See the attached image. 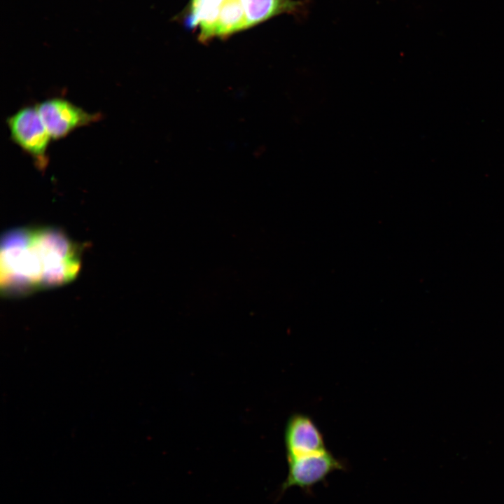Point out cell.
I'll list each match as a JSON object with an SVG mask.
<instances>
[{"label": "cell", "instance_id": "obj_1", "mask_svg": "<svg viewBox=\"0 0 504 504\" xmlns=\"http://www.w3.org/2000/svg\"><path fill=\"white\" fill-rule=\"evenodd\" d=\"M81 253V247L57 227L6 231L1 239V295L22 297L69 283L80 271Z\"/></svg>", "mask_w": 504, "mask_h": 504}, {"label": "cell", "instance_id": "obj_2", "mask_svg": "<svg viewBox=\"0 0 504 504\" xmlns=\"http://www.w3.org/2000/svg\"><path fill=\"white\" fill-rule=\"evenodd\" d=\"M251 0H190L186 24L208 41L250 28Z\"/></svg>", "mask_w": 504, "mask_h": 504}, {"label": "cell", "instance_id": "obj_3", "mask_svg": "<svg viewBox=\"0 0 504 504\" xmlns=\"http://www.w3.org/2000/svg\"><path fill=\"white\" fill-rule=\"evenodd\" d=\"M11 140L44 170L48 164V147L51 137L35 106H25L6 120Z\"/></svg>", "mask_w": 504, "mask_h": 504}, {"label": "cell", "instance_id": "obj_4", "mask_svg": "<svg viewBox=\"0 0 504 504\" xmlns=\"http://www.w3.org/2000/svg\"><path fill=\"white\" fill-rule=\"evenodd\" d=\"M36 108L51 139L58 140L74 130L97 122L101 114L90 113L62 98H52L38 103Z\"/></svg>", "mask_w": 504, "mask_h": 504}, {"label": "cell", "instance_id": "obj_5", "mask_svg": "<svg viewBox=\"0 0 504 504\" xmlns=\"http://www.w3.org/2000/svg\"><path fill=\"white\" fill-rule=\"evenodd\" d=\"M288 461V472L281 486L283 490L293 486L308 490L324 481L332 472L344 468V464L328 450Z\"/></svg>", "mask_w": 504, "mask_h": 504}, {"label": "cell", "instance_id": "obj_6", "mask_svg": "<svg viewBox=\"0 0 504 504\" xmlns=\"http://www.w3.org/2000/svg\"><path fill=\"white\" fill-rule=\"evenodd\" d=\"M285 446L288 460L327 451L323 436L308 416L292 415L285 430Z\"/></svg>", "mask_w": 504, "mask_h": 504}]
</instances>
